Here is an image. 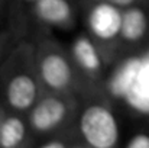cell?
Returning a JSON list of instances; mask_svg holds the SVG:
<instances>
[{
	"label": "cell",
	"instance_id": "cell-1",
	"mask_svg": "<svg viewBox=\"0 0 149 148\" xmlns=\"http://www.w3.org/2000/svg\"><path fill=\"white\" fill-rule=\"evenodd\" d=\"M42 93L35 67L33 41L20 39L0 65L1 103L10 110L26 115Z\"/></svg>",
	"mask_w": 149,
	"mask_h": 148
},
{
	"label": "cell",
	"instance_id": "cell-2",
	"mask_svg": "<svg viewBox=\"0 0 149 148\" xmlns=\"http://www.w3.org/2000/svg\"><path fill=\"white\" fill-rule=\"evenodd\" d=\"M32 41L35 67L44 92L74 93L80 97L90 96L68 48H64L51 35V31L35 34Z\"/></svg>",
	"mask_w": 149,
	"mask_h": 148
},
{
	"label": "cell",
	"instance_id": "cell-3",
	"mask_svg": "<svg viewBox=\"0 0 149 148\" xmlns=\"http://www.w3.org/2000/svg\"><path fill=\"white\" fill-rule=\"evenodd\" d=\"M104 89L113 102L123 103L132 113L149 116V47L111 65Z\"/></svg>",
	"mask_w": 149,
	"mask_h": 148
},
{
	"label": "cell",
	"instance_id": "cell-4",
	"mask_svg": "<svg viewBox=\"0 0 149 148\" xmlns=\"http://www.w3.org/2000/svg\"><path fill=\"white\" fill-rule=\"evenodd\" d=\"M75 128L84 147L113 148L120 141L113 100L106 93L81 97Z\"/></svg>",
	"mask_w": 149,
	"mask_h": 148
},
{
	"label": "cell",
	"instance_id": "cell-5",
	"mask_svg": "<svg viewBox=\"0 0 149 148\" xmlns=\"http://www.w3.org/2000/svg\"><path fill=\"white\" fill-rule=\"evenodd\" d=\"M81 97L74 93L44 92L36 103L26 112L31 132L38 141L67 129L75 123Z\"/></svg>",
	"mask_w": 149,
	"mask_h": 148
},
{
	"label": "cell",
	"instance_id": "cell-6",
	"mask_svg": "<svg viewBox=\"0 0 149 148\" xmlns=\"http://www.w3.org/2000/svg\"><path fill=\"white\" fill-rule=\"evenodd\" d=\"M122 16L123 9L106 0H88L84 4L86 32L101 51L109 68L120 60Z\"/></svg>",
	"mask_w": 149,
	"mask_h": 148
},
{
	"label": "cell",
	"instance_id": "cell-7",
	"mask_svg": "<svg viewBox=\"0 0 149 148\" xmlns=\"http://www.w3.org/2000/svg\"><path fill=\"white\" fill-rule=\"evenodd\" d=\"M68 51L84 80L90 96L97 93H106V79L109 74V65L99 47L90 38L87 32L78 34L70 44Z\"/></svg>",
	"mask_w": 149,
	"mask_h": 148
},
{
	"label": "cell",
	"instance_id": "cell-8",
	"mask_svg": "<svg viewBox=\"0 0 149 148\" xmlns=\"http://www.w3.org/2000/svg\"><path fill=\"white\" fill-rule=\"evenodd\" d=\"M78 3L75 0H38L31 10V26L38 32L51 29L71 31L77 25Z\"/></svg>",
	"mask_w": 149,
	"mask_h": 148
},
{
	"label": "cell",
	"instance_id": "cell-9",
	"mask_svg": "<svg viewBox=\"0 0 149 148\" xmlns=\"http://www.w3.org/2000/svg\"><path fill=\"white\" fill-rule=\"evenodd\" d=\"M149 47V7L139 3L123 9L120 29V58Z\"/></svg>",
	"mask_w": 149,
	"mask_h": 148
},
{
	"label": "cell",
	"instance_id": "cell-10",
	"mask_svg": "<svg viewBox=\"0 0 149 148\" xmlns=\"http://www.w3.org/2000/svg\"><path fill=\"white\" fill-rule=\"evenodd\" d=\"M35 145L25 113H19L6 107V113L0 128V148H22Z\"/></svg>",
	"mask_w": 149,
	"mask_h": 148
},
{
	"label": "cell",
	"instance_id": "cell-11",
	"mask_svg": "<svg viewBox=\"0 0 149 148\" xmlns=\"http://www.w3.org/2000/svg\"><path fill=\"white\" fill-rule=\"evenodd\" d=\"M38 0H9L6 20L12 31H15L22 39L28 38L31 31V10Z\"/></svg>",
	"mask_w": 149,
	"mask_h": 148
},
{
	"label": "cell",
	"instance_id": "cell-12",
	"mask_svg": "<svg viewBox=\"0 0 149 148\" xmlns=\"http://www.w3.org/2000/svg\"><path fill=\"white\" fill-rule=\"evenodd\" d=\"M36 147L39 148H78V147H84L75 123L67 129L58 131L55 134H52L49 137L41 140L36 142Z\"/></svg>",
	"mask_w": 149,
	"mask_h": 148
},
{
	"label": "cell",
	"instance_id": "cell-13",
	"mask_svg": "<svg viewBox=\"0 0 149 148\" xmlns=\"http://www.w3.org/2000/svg\"><path fill=\"white\" fill-rule=\"evenodd\" d=\"M20 39L22 38L15 31H12L9 26H4L0 31V65L4 62V60L7 58V55L12 52V49L15 48V45Z\"/></svg>",
	"mask_w": 149,
	"mask_h": 148
},
{
	"label": "cell",
	"instance_id": "cell-14",
	"mask_svg": "<svg viewBox=\"0 0 149 148\" xmlns=\"http://www.w3.org/2000/svg\"><path fill=\"white\" fill-rule=\"evenodd\" d=\"M126 148H149V134L146 132L135 134L126 142Z\"/></svg>",
	"mask_w": 149,
	"mask_h": 148
},
{
	"label": "cell",
	"instance_id": "cell-15",
	"mask_svg": "<svg viewBox=\"0 0 149 148\" xmlns=\"http://www.w3.org/2000/svg\"><path fill=\"white\" fill-rule=\"evenodd\" d=\"M120 9H126L129 6H133V4H139V3H148V0H106Z\"/></svg>",
	"mask_w": 149,
	"mask_h": 148
},
{
	"label": "cell",
	"instance_id": "cell-16",
	"mask_svg": "<svg viewBox=\"0 0 149 148\" xmlns=\"http://www.w3.org/2000/svg\"><path fill=\"white\" fill-rule=\"evenodd\" d=\"M7 6H9V0H0V22H1L3 19H6Z\"/></svg>",
	"mask_w": 149,
	"mask_h": 148
},
{
	"label": "cell",
	"instance_id": "cell-17",
	"mask_svg": "<svg viewBox=\"0 0 149 148\" xmlns=\"http://www.w3.org/2000/svg\"><path fill=\"white\" fill-rule=\"evenodd\" d=\"M6 113V106L0 102V128H1V121H3V116Z\"/></svg>",
	"mask_w": 149,
	"mask_h": 148
},
{
	"label": "cell",
	"instance_id": "cell-18",
	"mask_svg": "<svg viewBox=\"0 0 149 148\" xmlns=\"http://www.w3.org/2000/svg\"><path fill=\"white\" fill-rule=\"evenodd\" d=\"M75 1H77L78 4H86V3H87L88 0H75Z\"/></svg>",
	"mask_w": 149,
	"mask_h": 148
},
{
	"label": "cell",
	"instance_id": "cell-19",
	"mask_svg": "<svg viewBox=\"0 0 149 148\" xmlns=\"http://www.w3.org/2000/svg\"><path fill=\"white\" fill-rule=\"evenodd\" d=\"M148 7H149V0H148Z\"/></svg>",
	"mask_w": 149,
	"mask_h": 148
}]
</instances>
